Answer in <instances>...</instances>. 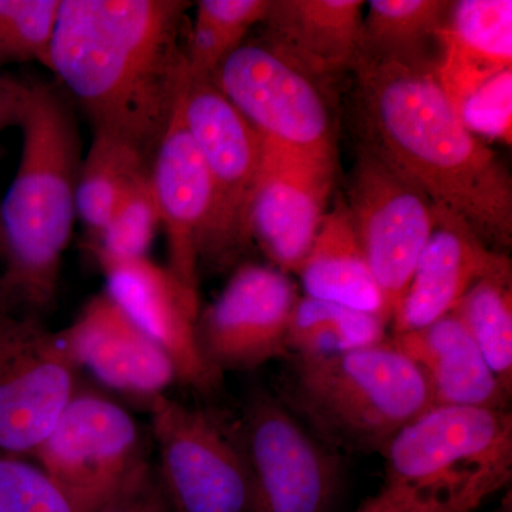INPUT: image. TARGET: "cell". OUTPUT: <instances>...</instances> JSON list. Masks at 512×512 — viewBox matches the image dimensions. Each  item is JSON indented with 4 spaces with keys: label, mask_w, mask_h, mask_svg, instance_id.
I'll list each match as a JSON object with an SVG mask.
<instances>
[{
    "label": "cell",
    "mask_w": 512,
    "mask_h": 512,
    "mask_svg": "<svg viewBox=\"0 0 512 512\" xmlns=\"http://www.w3.org/2000/svg\"><path fill=\"white\" fill-rule=\"evenodd\" d=\"M185 0H62L50 72L93 134L153 163L187 83Z\"/></svg>",
    "instance_id": "obj_1"
},
{
    "label": "cell",
    "mask_w": 512,
    "mask_h": 512,
    "mask_svg": "<svg viewBox=\"0 0 512 512\" xmlns=\"http://www.w3.org/2000/svg\"><path fill=\"white\" fill-rule=\"evenodd\" d=\"M360 147L463 221L494 251L512 244V181L490 147L467 130L433 67L357 55L352 64Z\"/></svg>",
    "instance_id": "obj_2"
},
{
    "label": "cell",
    "mask_w": 512,
    "mask_h": 512,
    "mask_svg": "<svg viewBox=\"0 0 512 512\" xmlns=\"http://www.w3.org/2000/svg\"><path fill=\"white\" fill-rule=\"evenodd\" d=\"M18 171L0 204V308L42 319L56 305L77 220L82 141L59 84L29 82Z\"/></svg>",
    "instance_id": "obj_3"
},
{
    "label": "cell",
    "mask_w": 512,
    "mask_h": 512,
    "mask_svg": "<svg viewBox=\"0 0 512 512\" xmlns=\"http://www.w3.org/2000/svg\"><path fill=\"white\" fill-rule=\"evenodd\" d=\"M281 400L333 450L382 453L434 406L429 380L389 338L322 357L295 356Z\"/></svg>",
    "instance_id": "obj_4"
},
{
    "label": "cell",
    "mask_w": 512,
    "mask_h": 512,
    "mask_svg": "<svg viewBox=\"0 0 512 512\" xmlns=\"http://www.w3.org/2000/svg\"><path fill=\"white\" fill-rule=\"evenodd\" d=\"M181 116L210 175V220L200 268H227L252 244L249 208L265 154V138L207 77H187Z\"/></svg>",
    "instance_id": "obj_5"
},
{
    "label": "cell",
    "mask_w": 512,
    "mask_h": 512,
    "mask_svg": "<svg viewBox=\"0 0 512 512\" xmlns=\"http://www.w3.org/2000/svg\"><path fill=\"white\" fill-rule=\"evenodd\" d=\"M254 491V512H329L342 478L336 450L274 394L255 390L234 424Z\"/></svg>",
    "instance_id": "obj_6"
},
{
    "label": "cell",
    "mask_w": 512,
    "mask_h": 512,
    "mask_svg": "<svg viewBox=\"0 0 512 512\" xmlns=\"http://www.w3.org/2000/svg\"><path fill=\"white\" fill-rule=\"evenodd\" d=\"M157 470L177 512H254L251 476L234 426L160 394L150 403Z\"/></svg>",
    "instance_id": "obj_7"
},
{
    "label": "cell",
    "mask_w": 512,
    "mask_h": 512,
    "mask_svg": "<svg viewBox=\"0 0 512 512\" xmlns=\"http://www.w3.org/2000/svg\"><path fill=\"white\" fill-rule=\"evenodd\" d=\"M62 332L0 308V454L32 457L80 389Z\"/></svg>",
    "instance_id": "obj_8"
},
{
    "label": "cell",
    "mask_w": 512,
    "mask_h": 512,
    "mask_svg": "<svg viewBox=\"0 0 512 512\" xmlns=\"http://www.w3.org/2000/svg\"><path fill=\"white\" fill-rule=\"evenodd\" d=\"M76 512H97L147 458L134 417L103 394L77 390L32 457Z\"/></svg>",
    "instance_id": "obj_9"
},
{
    "label": "cell",
    "mask_w": 512,
    "mask_h": 512,
    "mask_svg": "<svg viewBox=\"0 0 512 512\" xmlns=\"http://www.w3.org/2000/svg\"><path fill=\"white\" fill-rule=\"evenodd\" d=\"M211 80L268 143L335 160L323 83L271 47L244 43L220 64Z\"/></svg>",
    "instance_id": "obj_10"
},
{
    "label": "cell",
    "mask_w": 512,
    "mask_h": 512,
    "mask_svg": "<svg viewBox=\"0 0 512 512\" xmlns=\"http://www.w3.org/2000/svg\"><path fill=\"white\" fill-rule=\"evenodd\" d=\"M348 210L392 320L437 225L426 194L360 147L350 178Z\"/></svg>",
    "instance_id": "obj_11"
},
{
    "label": "cell",
    "mask_w": 512,
    "mask_h": 512,
    "mask_svg": "<svg viewBox=\"0 0 512 512\" xmlns=\"http://www.w3.org/2000/svg\"><path fill=\"white\" fill-rule=\"evenodd\" d=\"M386 483L456 485L512 470L510 410L434 404L383 448Z\"/></svg>",
    "instance_id": "obj_12"
},
{
    "label": "cell",
    "mask_w": 512,
    "mask_h": 512,
    "mask_svg": "<svg viewBox=\"0 0 512 512\" xmlns=\"http://www.w3.org/2000/svg\"><path fill=\"white\" fill-rule=\"evenodd\" d=\"M299 295L275 266L242 264L217 301L200 312L198 342L215 372H248L288 357L289 320Z\"/></svg>",
    "instance_id": "obj_13"
},
{
    "label": "cell",
    "mask_w": 512,
    "mask_h": 512,
    "mask_svg": "<svg viewBox=\"0 0 512 512\" xmlns=\"http://www.w3.org/2000/svg\"><path fill=\"white\" fill-rule=\"evenodd\" d=\"M93 256L106 279L104 292L168 356L177 383L202 394L215 392L222 376L205 360L198 342L200 296L148 256Z\"/></svg>",
    "instance_id": "obj_14"
},
{
    "label": "cell",
    "mask_w": 512,
    "mask_h": 512,
    "mask_svg": "<svg viewBox=\"0 0 512 512\" xmlns=\"http://www.w3.org/2000/svg\"><path fill=\"white\" fill-rule=\"evenodd\" d=\"M335 177V160L275 146L265 140L249 234L279 271L298 274L313 244Z\"/></svg>",
    "instance_id": "obj_15"
},
{
    "label": "cell",
    "mask_w": 512,
    "mask_h": 512,
    "mask_svg": "<svg viewBox=\"0 0 512 512\" xmlns=\"http://www.w3.org/2000/svg\"><path fill=\"white\" fill-rule=\"evenodd\" d=\"M150 177L167 238V268L184 288L200 296V254L210 220L211 181L178 104L154 154Z\"/></svg>",
    "instance_id": "obj_16"
},
{
    "label": "cell",
    "mask_w": 512,
    "mask_h": 512,
    "mask_svg": "<svg viewBox=\"0 0 512 512\" xmlns=\"http://www.w3.org/2000/svg\"><path fill=\"white\" fill-rule=\"evenodd\" d=\"M63 333L80 369L116 392L150 403L177 383L168 356L107 292L93 296Z\"/></svg>",
    "instance_id": "obj_17"
},
{
    "label": "cell",
    "mask_w": 512,
    "mask_h": 512,
    "mask_svg": "<svg viewBox=\"0 0 512 512\" xmlns=\"http://www.w3.org/2000/svg\"><path fill=\"white\" fill-rule=\"evenodd\" d=\"M512 271L507 254L494 251L454 215L437 211V225L390 326L392 335L426 328L451 313L487 276Z\"/></svg>",
    "instance_id": "obj_18"
},
{
    "label": "cell",
    "mask_w": 512,
    "mask_h": 512,
    "mask_svg": "<svg viewBox=\"0 0 512 512\" xmlns=\"http://www.w3.org/2000/svg\"><path fill=\"white\" fill-rule=\"evenodd\" d=\"M363 5L362 0H269L261 42L325 84L352 69Z\"/></svg>",
    "instance_id": "obj_19"
},
{
    "label": "cell",
    "mask_w": 512,
    "mask_h": 512,
    "mask_svg": "<svg viewBox=\"0 0 512 512\" xmlns=\"http://www.w3.org/2000/svg\"><path fill=\"white\" fill-rule=\"evenodd\" d=\"M389 340L420 367L429 380L434 404L508 410L510 394L453 313L426 328L392 335Z\"/></svg>",
    "instance_id": "obj_20"
},
{
    "label": "cell",
    "mask_w": 512,
    "mask_h": 512,
    "mask_svg": "<svg viewBox=\"0 0 512 512\" xmlns=\"http://www.w3.org/2000/svg\"><path fill=\"white\" fill-rule=\"evenodd\" d=\"M439 40L436 77L456 109L481 84L512 69L511 0L453 2Z\"/></svg>",
    "instance_id": "obj_21"
},
{
    "label": "cell",
    "mask_w": 512,
    "mask_h": 512,
    "mask_svg": "<svg viewBox=\"0 0 512 512\" xmlns=\"http://www.w3.org/2000/svg\"><path fill=\"white\" fill-rule=\"evenodd\" d=\"M298 275L305 296L370 313L390 326L382 292L342 198L332 210L326 211Z\"/></svg>",
    "instance_id": "obj_22"
},
{
    "label": "cell",
    "mask_w": 512,
    "mask_h": 512,
    "mask_svg": "<svg viewBox=\"0 0 512 512\" xmlns=\"http://www.w3.org/2000/svg\"><path fill=\"white\" fill-rule=\"evenodd\" d=\"M451 8L447 0H372L357 55L436 69Z\"/></svg>",
    "instance_id": "obj_23"
},
{
    "label": "cell",
    "mask_w": 512,
    "mask_h": 512,
    "mask_svg": "<svg viewBox=\"0 0 512 512\" xmlns=\"http://www.w3.org/2000/svg\"><path fill=\"white\" fill-rule=\"evenodd\" d=\"M151 161L136 147L107 134H93L77 180V218L93 241L103 231L121 200L150 174Z\"/></svg>",
    "instance_id": "obj_24"
},
{
    "label": "cell",
    "mask_w": 512,
    "mask_h": 512,
    "mask_svg": "<svg viewBox=\"0 0 512 512\" xmlns=\"http://www.w3.org/2000/svg\"><path fill=\"white\" fill-rule=\"evenodd\" d=\"M386 320L348 306L299 296L289 320V355L322 357L377 345L389 338Z\"/></svg>",
    "instance_id": "obj_25"
},
{
    "label": "cell",
    "mask_w": 512,
    "mask_h": 512,
    "mask_svg": "<svg viewBox=\"0 0 512 512\" xmlns=\"http://www.w3.org/2000/svg\"><path fill=\"white\" fill-rule=\"evenodd\" d=\"M480 349L503 389L512 394V271L487 276L451 311Z\"/></svg>",
    "instance_id": "obj_26"
},
{
    "label": "cell",
    "mask_w": 512,
    "mask_h": 512,
    "mask_svg": "<svg viewBox=\"0 0 512 512\" xmlns=\"http://www.w3.org/2000/svg\"><path fill=\"white\" fill-rule=\"evenodd\" d=\"M269 0H201L185 43L190 77L211 79L232 52L244 45L252 26L261 25Z\"/></svg>",
    "instance_id": "obj_27"
},
{
    "label": "cell",
    "mask_w": 512,
    "mask_h": 512,
    "mask_svg": "<svg viewBox=\"0 0 512 512\" xmlns=\"http://www.w3.org/2000/svg\"><path fill=\"white\" fill-rule=\"evenodd\" d=\"M512 470L488 471L457 485L386 483L357 512H474L511 481Z\"/></svg>",
    "instance_id": "obj_28"
},
{
    "label": "cell",
    "mask_w": 512,
    "mask_h": 512,
    "mask_svg": "<svg viewBox=\"0 0 512 512\" xmlns=\"http://www.w3.org/2000/svg\"><path fill=\"white\" fill-rule=\"evenodd\" d=\"M62 0H0V69L39 63L50 70Z\"/></svg>",
    "instance_id": "obj_29"
},
{
    "label": "cell",
    "mask_w": 512,
    "mask_h": 512,
    "mask_svg": "<svg viewBox=\"0 0 512 512\" xmlns=\"http://www.w3.org/2000/svg\"><path fill=\"white\" fill-rule=\"evenodd\" d=\"M158 228L160 214L148 174L127 192L103 231L89 241L90 252L113 258H143Z\"/></svg>",
    "instance_id": "obj_30"
},
{
    "label": "cell",
    "mask_w": 512,
    "mask_h": 512,
    "mask_svg": "<svg viewBox=\"0 0 512 512\" xmlns=\"http://www.w3.org/2000/svg\"><path fill=\"white\" fill-rule=\"evenodd\" d=\"M0 512H76L36 463L0 454Z\"/></svg>",
    "instance_id": "obj_31"
},
{
    "label": "cell",
    "mask_w": 512,
    "mask_h": 512,
    "mask_svg": "<svg viewBox=\"0 0 512 512\" xmlns=\"http://www.w3.org/2000/svg\"><path fill=\"white\" fill-rule=\"evenodd\" d=\"M461 123L474 136L512 140V69L481 84L456 107Z\"/></svg>",
    "instance_id": "obj_32"
},
{
    "label": "cell",
    "mask_w": 512,
    "mask_h": 512,
    "mask_svg": "<svg viewBox=\"0 0 512 512\" xmlns=\"http://www.w3.org/2000/svg\"><path fill=\"white\" fill-rule=\"evenodd\" d=\"M97 512H177L165 493L157 466L146 460Z\"/></svg>",
    "instance_id": "obj_33"
},
{
    "label": "cell",
    "mask_w": 512,
    "mask_h": 512,
    "mask_svg": "<svg viewBox=\"0 0 512 512\" xmlns=\"http://www.w3.org/2000/svg\"><path fill=\"white\" fill-rule=\"evenodd\" d=\"M28 89L29 82L0 74V134L10 127H19Z\"/></svg>",
    "instance_id": "obj_34"
}]
</instances>
